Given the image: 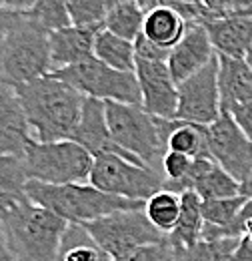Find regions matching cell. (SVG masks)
<instances>
[{
	"label": "cell",
	"mask_w": 252,
	"mask_h": 261,
	"mask_svg": "<svg viewBox=\"0 0 252 261\" xmlns=\"http://www.w3.org/2000/svg\"><path fill=\"white\" fill-rule=\"evenodd\" d=\"M14 91L36 141L70 139L80 119L84 102L82 93L52 72L18 83L14 85Z\"/></svg>",
	"instance_id": "1"
},
{
	"label": "cell",
	"mask_w": 252,
	"mask_h": 261,
	"mask_svg": "<svg viewBox=\"0 0 252 261\" xmlns=\"http://www.w3.org/2000/svg\"><path fill=\"white\" fill-rule=\"evenodd\" d=\"M6 243L14 261H58L68 221L26 199L0 215Z\"/></svg>",
	"instance_id": "2"
},
{
	"label": "cell",
	"mask_w": 252,
	"mask_h": 261,
	"mask_svg": "<svg viewBox=\"0 0 252 261\" xmlns=\"http://www.w3.org/2000/svg\"><path fill=\"white\" fill-rule=\"evenodd\" d=\"M106 123L112 139L130 155L154 171H160L166 141L172 133L176 119H162L146 113L142 105L104 100Z\"/></svg>",
	"instance_id": "3"
},
{
	"label": "cell",
	"mask_w": 252,
	"mask_h": 261,
	"mask_svg": "<svg viewBox=\"0 0 252 261\" xmlns=\"http://www.w3.org/2000/svg\"><path fill=\"white\" fill-rule=\"evenodd\" d=\"M26 195L36 205L50 209L68 223H88L120 209H134L144 205V201H134V199L106 193L94 187L92 183L50 185V183L28 179Z\"/></svg>",
	"instance_id": "4"
},
{
	"label": "cell",
	"mask_w": 252,
	"mask_h": 261,
	"mask_svg": "<svg viewBox=\"0 0 252 261\" xmlns=\"http://www.w3.org/2000/svg\"><path fill=\"white\" fill-rule=\"evenodd\" d=\"M48 31L20 12L0 44V79L18 85L52 70Z\"/></svg>",
	"instance_id": "5"
},
{
	"label": "cell",
	"mask_w": 252,
	"mask_h": 261,
	"mask_svg": "<svg viewBox=\"0 0 252 261\" xmlns=\"http://www.w3.org/2000/svg\"><path fill=\"white\" fill-rule=\"evenodd\" d=\"M22 161L28 179L64 185V183H88L94 157L76 141H36L32 137L22 151Z\"/></svg>",
	"instance_id": "6"
},
{
	"label": "cell",
	"mask_w": 252,
	"mask_h": 261,
	"mask_svg": "<svg viewBox=\"0 0 252 261\" xmlns=\"http://www.w3.org/2000/svg\"><path fill=\"white\" fill-rule=\"evenodd\" d=\"M80 225H84V229L90 233L92 241L112 261L142 245L160 243L166 239V235L160 233L148 221L144 213V205L134 209H120Z\"/></svg>",
	"instance_id": "7"
},
{
	"label": "cell",
	"mask_w": 252,
	"mask_h": 261,
	"mask_svg": "<svg viewBox=\"0 0 252 261\" xmlns=\"http://www.w3.org/2000/svg\"><path fill=\"white\" fill-rule=\"evenodd\" d=\"M50 72L62 79L70 87H74L84 97L140 105V89H138L136 74L104 65L96 57H90L86 61L74 63L70 66L54 68Z\"/></svg>",
	"instance_id": "8"
},
{
	"label": "cell",
	"mask_w": 252,
	"mask_h": 261,
	"mask_svg": "<svg viewBox=\"0 0 252 261\" xmlns=\"http://www.w3.org/2000/svg\"><path fill=\"white\" fill-rule=\"evenodd\" d=\"M164 175L146 165L134 163L118 155H98L92 161L88 183L112 195L146 201L162 189Z\"/></svg>",
	"instance_id": "9"
},
{
	"label": "cell",
	"mask_w": 252,
	"mask_h": 261,
	"mask_svg": "<svg viewBox=\"0 0 252 261\" xmlns=\"http://www.w3.org/2000/svg\"><path fill=\"white\" fill-rule=\"evenodd\" d=\"M208 155L214 163L230 173L240 185L252 173V141L234 123L230 113L220 111V115L206 125Z\"/></svg>",
	"instance_id": "10"
},
{
	"label": "cell",
	"mask_w": 252,
	"mask_h": 261,
	"mask_svg": "<svg viewBox=\"0 0 252 261\" xmlns=\"http://www.w3.org/2000/svg\"><path fill=\"white\" fill-rule=\"evenodd\" d=\"M218 93V59L204 65L194 74L178 83L176 119L196 125H210L220 115Z\"/></svg>",
	"instance_id": "11"
},
{
	"label": "cell",
	"mask_w": 252,
	"mask_h": 261,
	"mask_svg": "<svg viewBox=\"0 0 252 261\" xmlns=\"http://www.w3.org/2000/svg\"><path fill=\"white\" fill-rule=\"evenodd\" d=\"M134 74L142 109L154 117L176 119L178 83L172 79L166 61H136Z\"/></svg>",
	"instance_id": "12"
},
{
	"label": "cell",
	"mask_w": 252,
	"mask_h": 261,
	"mask_svg": "<svg viewBox=\"0 0 252 261\" xmlns=\"http://www.w3.org/2000/svg\"><path fill=\"white\" fill-rule=\"evenodd\" d=\"M70 139L76 141L78 145H82L92 157H98V155H118L122 159L140 163L134 155H130L128 151H124L112 139L110 129H108V123H106L104 100H100V98L84 97L82 111H80V119H78L76 127L72 130Z\"/></svg>",
	"instance_id": "13"
},
{
	"label": "cell",
	"mask_w": 252,
	"mask_h": 261,
	"mask_svg": "<svg viewBox=\"0 0 252 261\" xmlns=\"http://www.w3.org/2000/svg\"><path fill=\"white\" fill-rule=\"evenodd\" d=\"M216 50L210 42V36L204 24H188L182 38L170 48L166 65L176 83L184 81L186 76L194 74L204 65L214 59Z\"/></svg>",
	"instance_id": "14"
},
{
	"label": "cell",
	"mask_w": 252,
	"mask_h": 261,
	"mask_svg": "<svg viewBox=\"0 0 252 261\" xmlns=\"http://www.w3.org/2000/svg\"><path fill=\"white\" fill-rule=\"evenodd\" d=\"M32 139L14 85L0 79V155H22Z\"/></svg>",
	"instance_id": "15"
},
{
	"label": "cell",
	"mask_w": 252,
	"mask_h": 261,
	"mask_svg": "<svg viewBox=\"0 0 252 261\" xmlns=\"http://www.w3.org/2000/svg\"><path fill=\"white\" fill-rule=\"evenodd\" d=\"M216 55L246 59L252 50V16L228 14L204 22Z\"/></svg>",
	"instance_id": "16"
},
{
	"label": "cell",
	"mask_w": 252,
	"mask_h": 261,
	"mask_svg": "<svg viewBox=\"0 0 252 261\" xmlns=\"http://www.w3.org/2000/svg\"><path fill=\"white\" fill-rule=\"evenodd\" d=\"M100 29H88V27H74L68 24L64 29L52 31L48 34L50 38V63L52 70L70 66L74 63L86 61L94 57V36Z\"/></svg>",
	"instance_id": "17"
},
{
	"label": "cell",
	"mask_w": 252,
	"mask_h": 261,
	"mask_svg": "<svg viewBox=\"0 0 252 261\" xmlns=\"http://www.w3.org/2000/svg\"><path fill=\"white\" fill-rule=\"evenodd\" d=\"M218 59V93L220 109L230 111L234 105H240L252 98V66L246 59H234L216 55Z\"/></svg>",
	"instance_id": "18"
},
{
	"label": "cell",
	"mask_w": 252,
	"mask_h": 261,
	"mask_svg": "<svg viewBox=\"0 0 252 261\" xmlns=\"http://www.w3.org/2000/svg\"><path fill=\"white\" fill-rule=\"evenodd\" d=\"M186 29L188 22L172 6L162 2L146 10L142 22V34L164 48H172L182 38V34L186 33Z\"/></svg>",
	"instance_id": "19"
},
{
	"label": "cell",
	"mask_w": 252,
	"mask_h": 261,
	"mask_svg": "<svg viewBox=\"0 0 252 261\" xmlns=\"http://www.w3.org/2000/svg\"><path fill=\"white\" fill-rule=\"evenodd\" d=\"M28 173L22 155H0V215L26 201Z\"/></svg>",
	"instance_id": "20"
},
{
	"label": "cell",
	"mask_w": 252,
	"mask_h": 261,
	"mask_svg": "<svg viewBox=\"0 0 252 261\" xmlns=\"http://www.w3.org/2000/svg\"><path fill=\"white\" fill-rule=\"evenodd\" d=\"M202 227H204V217L200 209V197L194 191H184L180 193V213L174 229L166 235V241L170 247H190L202 237Z\"/></svg>",
	"instance_id": "21"
},
{
	"label": "cell",
	"mask_w": 252,
	"mask_h": 261,
	"mask_svg": "<svg viewBox=\"0 0 252 261\" xmlns=\"http://www.w3.org/2000/svg\"><path fill=\"white\" fill-rule=\"evenodd\" d=\"M94 57L104 65L118 68V70L134 72V66H136L132 40L110 33L104 27L94 36Z\"/></svg>",
	"instance_id": "22"
},
{
	"label": "cell",
	"mask_w": 252,
	"mask_h": 261,
	"mask_svg": "<svg viewBox=\"0 0 252 261\" xmlns=\"http://www.w3.org/2000/svg\"><path fill=\"white\" fill-rule=\"evenodd\" d=\"M58 261H112L80 223H68L60 241Z\"/></svg>",
	"instance_id": "23"
},
{
	"label": "cell",
	"mask_w": 252,
	"mask_h": 261,
	"mask_svg": "<svg viewBox=\"0 0 252 261\" xmlns=\"http://www.w3.org/2000/svg\"><path fill=\"white\" fill-rule=\"evenodd\" d=\"M144 14H146V10L136 2H130V0L112 2L106 12V18H104V29L122 36V38L134 40L142 33Z\"/></svg>",
	"instance_id": "24"
},
{
	"label": "cell",
	"mask_w": 252,
	"mask_h": 261,
	"mask_svg": "<svg viewBox=\"0 0 252 261\" xmlns=\"http://www.w3.org/2000/svg\"><path fill=\"white\" fill-rule=\"evenodd\" d=\"M166 149L184 153L188 157H208V143H206V125H196L188 121L176 119V125L168 135Z\"/></svg>",
	"instance_id": "25"
},
{
	"label": "cell",
	"mask_w": 252,
	"mask_h": 261,
	"mask_svg": "<svg viewBox=\"0 0 252 261\" xmlns=\"http://www.w3.org/2000/svg\"><path fill=\"white\" fill-rule=\"evenodd\" d=\"M144 213L160 233L168 235L178 221L180 195L168 189H158L156 193H152L144 201Z\"/></svg>",
	"instance_id": "26"
},
{
	"label": "cell",
	"mask_w": 252,
	"mask_h": 261,
	"mask_svg": "<svg viewBox=\"0 0 252 261\" xmlns=\"http://www.w3.org/2000/svg\"><path fill=\"white\" fill-rule=\"evenodd\" d=\"M240 237L200 239L190 247H172V261H228Z\"/></svg>",
	"instance_id": "27"
},
{
	"label": "cell",
	"mask_w": 252,
	"mask_h": 261,
	"mask_svg": "<svg viewBox=\"0 0 252 261\" xmlns=\"http://www.w3.org/2000/svg\"><path fill=\"white\" fill-rule=\"evenodd\" d=\"M200 199H222V197H232L240 193V183L226 173L222 167L212 163L194 183L192 189Z\"/></svg>",
	"instance_id": "28"
},
{
	"label": "cell",
	"mask_w": 252,
	"mask_h": 261,
	"mask_svg": "<svg viewBox=\"0 0 252 261\" xmlns=\"http://www.w3.org/2000/svg\"><path fill=\"white\" fill-rule=\"evenodd\" d=\"M110 4V0H66L70 24L102 29Z\"/></svg>",
	"instance_id": "29"
},
{
	"label": "cell",
	"mask_w": 252,
	"mask_h": 261,
	"mask_svg": "<svg viewBox=\"0 0 252 261\" xmlns=\"http://www.w3.org/2000/svg\"><path fill=\"white\" fill-rule=\"evenodd\" d=\"M32 20L44 27L48 33L58 31L70 24L66 0H36L28 10H24Z\"/></svg>",
	"instance_id": "30"
},
{
	"label": "cell",
	"mask_w": 252,
	"mask_h": 261,
	"mask_svg": "<svg viewBox=\"0 0 252 261\" xmlns=\"http://www.w3.org/2000/svg\"><path fill=\"white\" fill-rule=\"evenodd\" d=\"M192 161H194V157H188L184 153L166 149V153L162 155V163H160L164 181H178V179H182L190 171Z\"/></svg>",
	"instance_id": "31"
},
{
	"label": "cell",
	"mask_w": 252,
	"mask_h": 261,
	"mask_svg": "<svg viewBox=\"0 0 252 261\" xmlns=\"http://www.w3.org/2000/svg\"><path fill=\"white\" fill-rule=\"evenodd\" d=\"M172 253L170 243L164 239L160 243H150V245H142L130 253H126L122 257L114 261H166Z\"/></svg>",
	"instance_id": "32"
},
{
	"label": "cell",
	"mask_w": 252,
	"mask_h": 261,
	"mask_svg": "<svg viewBox=\"0 0 252 261\" xmlns=\"http://www.w3.org/2000/svg\"><path fill=\"white\" fill-rule=\"evenodd\" d=\"M132 44H134V57H136V61H166L168 59V53H170V48L158 46L156 42H152L150 38H146L142 33L132 40Z\"/></svg>",
	"instance_id": "33"
},
{
	"label": "cell",
	"mask_w": 252,
	"mask_h": 261,
	"mask_svg": "<svg viewBox=\"0 0 252 261\" xmlns=\"http://www.w3.org/2000/svg\"><path fill=\"white\" fill-rule=\"evenodd\" d=\"M226 113H230V117L234 119V123L242 129V133L248 137L252 141V98L250 100H244V102H240V105H234L230 111H226Z\"/></svg>",
	"instance_id": "34"
},
{
	"label": "cell",
	"mask_w": 252,
	"mask_h": 261,
	"mask_svg": "<svg viewBox=\"0 0 252 261\" xmlns=\"http://www.w3.org/2000/svg\"><path fill=\"white\" fill-rule=\"evenodd\" d=\"M228 261H252V241L242 233Z\"/></svg>",
	"instance_id": "35"
},
{
	"label": "cell",
	"mask_w": 252,
	"mask_h": 261,
	"mask_svg": "<svg viewBox=\"0 0 252 261\" xmlns=\"http://www.w3.org/2000/svg\"><path fill=\"white\" fill-rule=\"evenodd\" d=\"M18 14H20V12H14V10H8V8H2V6H0V44L4 42L8 31L14 27Z\"/></svg>",
	"instance_id": "36"
},
{
	"label": "cell",
	"mask_w": 252,
	"mask_h": 261,
	"mask_svg": "<svg viewBox=\"0 0 252 261\" xmlns=\"http://www.w3.org/2000/svg\"><path fill=\"white\" fill-rule=\"evenodd\" d=\"M36 0H0V6L2 8H8V10H14V12H24L28 10Z\"/></svg>",
	"instance_id": "37"
},
{
	"label": "cell",
	"mask_w": 252,
	"mask_h": 261,
	"mask_svg": "<svg viewBox=\"0 0 252 261\" xmlns=\"http://www.w3.org/2000/svg\"><path fill=\"white\" fill-rule=\"evenodd\" d=\"M0 261H12L10 249H8V243H6V233H4L2 219H0Z\"/></svg>",
	"instance_id": "38"
},
{
	"label": "cell",
	"mask_w": 252,
	"mask_h": 261,
	"mask_svg": "<svg viewBox=\"0 0 252 261\" xmlns=\"http://www.w3.org/2000/svg\"><path fill=\"white\" fill-rule=\"evenodd\" d=\"M248 217H252V197L246 199V203H244V207H242V211H240L238 219L244 223V219H248Z\"/></svg>",
	"instance_id": "39"
},
{
	"label": "cell",
	"mask_w": 252,
	"mask_h": 261,
	"mask_svg": "<svg viewBox=\"0 0 252 261\" xmlns=\"http://www.w3.org/2000/svg\"><path fill=\"white\" fill-rule=\"evenodd\" d=\"M110 2H118V0H110ZM130 2H136V4H140L144 10H150L152 6H156L158 0H130Z\"/></svg>",
	"instance_id": "40"
},
{
	"label": "cell",
	"mask_w": 252,
	"mask_h": 261,
	"mask_svg": "<svg viewBox=\"0 0 252 261\" xmlns=\"http://www.w3.org/2000/svg\"><path fill=\"white\" fill-rule=\"evenodd\" d=\"M240 193L246 197H252V173H250V177L240 185Z\"/></svg>",
	"instance_id": "41"
},
{
	"label": "cell",
	"mask_w": 252,
	"mask_h": 261,
	"mask_svg": "<svg viewBox=\"0 0 252 261\" xmlns=\"http://www.w3.org/2000/svg\"><path fill=\"white\" fill-rule=\"evenodd\" d=\"M248 239L252 241V217H248V219H244V231H242Z\"/></svg>",
	"instance_id": "42"
},
{
	"label": "cell",
	"mask_w": 252,
	"mask_h": 261,
	"mask_svg": "<svg viewBox=\"0 0 252 261\" xmlns=\"http://www.w3.org/2000/svg\"><path fill=\"white\" fill-rule=\"evenodd\" d=\"M238 14H244V16H252V6L244 8V10H242V12H238Z\"/></svg>",
	"instance_id": "43"
},
{
	"label": "cell",
	"mask_w": 252,
	"mask_h": 261,
	"mask_svg": "<svg viewBox=\"0 0 252 261\" xmlns=\"http://www.w3.org/2000/svg\"><path fill=\"white\" fill-rule=\"evenodd\" d=\"M246 61H248V65L252 66V50L248 53V55H246Z\"/></svg>",
	"instance_id": "44"
},
{
	"label": "cell",
	"mask_w": 252,
	"mask_h": 261,
	"mask_svg": "<svg viewBox=\"0 0 252 261\" xmlns=\"http://www.w3.org/2000/svg\"><path fill=\"white\" fill-rule=\"evenodd\" d=\"M158 2H166V0H158ZM190 2H192V0H190Z\"/></svg>",
	"instance_id": "45"
},
{
	"label": "cell",
	"mask_w": 252,
	"mask_h": 261,
	"mask_svg": "<svg viewBox=\"0 0 252 261\" xmlns=\"http://www.w3.org/2000/svg\"><path fill=\"white\" fill-rule=\"evenodd\" d=\"M12 261H14V259H12Z\"/></svg>",
	"instance_id": "46"
}]
</instances>
